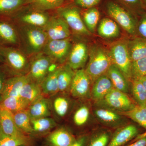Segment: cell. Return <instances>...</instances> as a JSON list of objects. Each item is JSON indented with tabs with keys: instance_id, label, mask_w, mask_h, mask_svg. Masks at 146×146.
Masks as SVG:
<instances>
[{
	"instance_id": "cell-47",
	"label": "cell",
	"mask_w": 146,
	"mask_h": 146,
	"mask_svg": "<svg viewBox=\"0 0 146 146\" xmlns=\"http://www.w3.org/2000/svg\"><path fill=\"white\" fill-rule=\"evenodd\" d=\"M5 81L3 75L0 73V95L3 89Z\"/></svg>"
},
{
	"instance_id": "cell-15",
	"label": "cell",
	"mask_w": 146,
	"mask_h": 146,
	"mask_svg": "<svg viewBox=\"0 0 146 146\" xmlns=\"http://www.w3.org/2000/svg\"><path fill=\"white\" fill-rule=\"evenodd\" d=\"M5 56L9 67L18 74V76L27 74L30 62L23 53L16 50L5 51Z\"/></svg>"
},
{
	"instance_id": "cell-26",
	"label": "cell",
	"mask_w": 146,
	"mask_h": 146,
	"mask_svg": "<svg viewBox=\"0 0 146 146\" xmlns=\"http://www.w3.org/2000/svg\"><path fill=\"white\" fill-rule=\"evenodd\" d=\"M75 71L67 63L61 65L58 75L59 92L70 94V90Z\"/></svg>"
},
{
	"instance_id": "cell-20",
	"label": "cell",
	"mask_w": 146,
	"mask_h": 146,
	"mask_svg": "<svg viewBox=\"0 0 146 146\" xmlns=\"http://www.w3.org/2000/svg\"><path fill=\"white\" fill-rule=\"evenodd\" d=\"M0 127L3 132L9 136L23 137L28 136L17 127L13 113L3 108H0Z\"/></svg>"
},
{
	"instance_id": "cell-42",
	"label": "cell",
	"mask_w": 146,
	"mask_h": 146,
	"mask_svg": "<svg viewBox=\"0 0 146 146\" xmlns=\"http://www.w3.org/2000/svg\"><path fill=\"white\" fill-rule=\"evenodd\" d=\"M137 36H140L146 40V11L141 14L138 20Z\"/></svg>"
},
{
	"instance_id": "cell-17",
	"label": "cell",
	"mask_w": 146,
	"mask_h": 146,
	"mask_svg": "<svg viewBox=\"0 0 146 146\" xmlns=\"http://www.w3.org/2000/svg\"><path fill=\"white\" fill-rule=\"evenodd\" d=\"M76 139L68 128L60 126L50 133L46 141L48 146H70Z\"/></svg>"
},
{
	"instance_id": "cell-41",
	"label": "cell",
	"mask_w": 146,
	"mask_h": 146,
	"mask_svg": "<svg viewBox=\"0 0 146 146\" xmlns=\"http://www.w3.org/2000/svg\"><path fill=\"white\" fill-rule=\"evenodd\" d=\"M26 0H0V13L16 10Z\"/></svg>"
},
{
	"instance_id": "cell-33",
	"label": "cell",
	"mask_w": 146,
	"mask_h": 146,
	"mask_svg": "<svg viewBox=\"0 0 146 146\" xmlns=\"http://www.w3.org/2000/svg\"><path fill=\"white\" fill-rule=\"evenodd\" d=\"M100 16L99 11L95 7L86 9L82 14V19L84 25L91 34L96 31Z\"/></svg>"
},
{
	"instance_id": "cell-32",
	"label": "cell",
	"mask_w": 146,
	"mask_h": 146,
	"mask_svg": "<svg viewBox=\"0 0 146 146\" xmlns=\"http://www.w3.org/2000/svg\"><path fill=\"white\" fill-rule=\"evenodd\" d=\"M111 131L106 129H100L89 135L86 146H107L111 138Z\"/></svg>"
},
{
	"instance_id": "cell-12",
	"label": "cell",
	"mask_w": 146,
	"mask_h": 146,
	"mask_svg": "<svg viewBox=\"0 0 146 146\" xmlns=\"http://www.w3.org/2000/svg\"><path fill=\"white\" fill-rule=\"evenodd\" d=\"M43 29L46 33L48 39L50 40L68 39L70 36V27L63 18L59 16L50 18Z\"/></svg>"
},
{
	"instance_id": "cell-30",
	"label": "cell",
	"mask_w": 146,
	"mask_h": 146,
	"mask_svg": "<svg viewBox=\"0 0 146 146\" xmlns=\"http://www.w3.org/2000/svg\"><path fill=\"white\" fill-rule=\"evenodd\" d=\"M29 106V104L20 96L7 97L0 101V108L9 110L13 114L27 110Z\"/></svg>"
},
{
	"instance_id": "cell-8",
	"label": "cell",
	"mask_w": 146,
	"mask_h": 146,
	"mask_svg": "<svg viewBox=\"0 0 146 146\" xmlns=\"http://www.w3.org/2000/svg\"><path fill=\"white\" fill-rule=\"evenodd\" d=\"M70 94L58 92L48 98L52 116L56 121L65 119L72 112L75 102Z\"/></svg>"
},
{
	"instance_id": "cell-7",
	"label": "cell",
	"mask_w": 146,
	"mask_h": 146,
	"mask_svg": "<svg viewBox=\"0 0 146 146\" xmlns=\"http://www.w3.org/2000/svg\"><path fill=\"white\" fill-rule=\"evenodd\" d=\"M58 13L74 33L80 36H91V33L85 26L78 7L72 6L60 7L58 9Z\"/></svg>"
},
{
	"instance_id": "cell-2",
	"label": "cell",
	"mask_w": 146,
	"mask_h": 146,
	"mask_svg": "<svg viewBox=\"0 0 146 146\" xmlns=\"http://www.w3.org/2000/svg\"><path fill=\"white\" fill-rule=\"evenodd\" d=\"M106 10L108 16L128 34L133 36H137L138 20L132 12L111 1L107 3Z\"/></svg>"
},
{
	"instance_id": "cell-40",
	"label": "cell",
	"mask_w": 146,
	"mask_h": 146,
	"mask_svg": "<svg viewBox=\"0 0 146 146\" xmlns=\"http://www.w3.org/2000/svg\"><path fill=\"white\" fill-rule=\"evenodd\" d=\"M135 16H140L145 11L142 0H118Z\"/></svg>"
},
{
	"instance_id": "cell-34",
	"label": "cell",
	"mask_w": 146,
	"mask_h": 146,
	"mask_svg": "<svg viewBox=\"0 0 146 146\" xmlns=\"http://www.w3.org/2000/svg\"><path fill=\"white\" fill-rule=\"evenodd\" d=\"M120 113L128 119L133 120L146 129V104L136 105L131 110Z\"/></svg>"
},
{
	"instance_id": "cell-19",
	"label": "cell",
	"mask_w": 146,
	"mask_h": 146,
	"mask_svg": "<svg viewBox=\"0 0 146 146\" xmlns=\"http://www.w3.org/2000/svg\"><path fill=\"white\" fill-rule=\"evenodd\" d=\"M113 88L112 82L107 74L103 75L92 84L91 100L94 102L101 100Z\"/></svg>"
},
{
	"instance_id": "cell-29",
	"label": "cell",
	"mask_w": 146,
	"mask_h": 146,
	"mask_svg": "<svg viewBox=\"0 0 146 146\" xmlns=\"http://www.w3.org/2000/svg\"><path fill=\"white\" fill-rule=\"evenodd\" d=\"M57 122L52 117L31 119L33 134L48 133L58 125Z\"/></svg>"
},
{
	"instance_id": "cell-23",
	"label": "cell",
	"mask_w": 146,
	"mask_h": 146,
	"mask_svg": "<svg viewBox=\"0 0 146 146\" xmlns=\"http://www.w3.org/2000/svg\"><path fill=\"white\" fill-rule=\"evenodd\" d=\"M128 49L132 62L146 57V40L138 36L127 40Z\"/></svg>"
},
{
	"instance_id": "cell-24",
	"label": "cell",
	"mask_w": 146,
	"mask_h": 146,
	"mask_svg": "<svg viewBox=\"0 0 146 146\" xmlns=\"http://www.w3.org/2000/svg\"><path fill=\"white\" fill-rule=\"evenodd\" d=\"M98 33L100 36L104 39L117 38L120 36L119 26L111 18H104L100 22Z\"/></svg>"
},
{
	"instance_id": "cell-13",
	"label": "cell",
	"mask_w": 146,
	"mask_h": 146,
	"mask_svg": "<svg viewBox=\"0 0 146 146\" xmlns=\"http://www.w3.org/2000/svg\"><path fill=\"white\" fill-rule=\"evenodd\" d=\"M89 49L85 43L78 42L72 46L67 64L74 71L84 69L89 58Z\"/></svg>"
},
{
	"instance_id": "cell-21",
	"label": "cell",
	"mask_w": 146,
	"mask_h": 146,
	"mask_svg": "<svg viewBox=\"0 0 146 146\" xmlns=\"http://www.w3.org/2000/svg\"><path fill=\"white\" fill-rule=\"evenodd\" d=\"M27 110L31 119L52 117L49 100L44 96L30 105Z\"/></svg>"
},
{
	"instance_id": "cell-10",
	"label": "cell",
	"mask_w": 146,
	"mask_h": 146,
	"mask_svg": "<svg viewBox=\"0 0 146 146\" xmlns=\"http://www.w3.org/2000/svg\"><path fill=\"white\" fill-rule=\"evenodd\" d=\"M92 83L85 69L75 71L70 90L71 96L78 100H91Z\"/></svg>"
},
{
	"instance_id": "cell-36",
	"label": "cell",
	"mask_w": 146,
	"mask_h": 146,
	"mask_svg": "<svg viewBox=\"0 0 146 146\" xmlns=\"http://www.w3.org/2000/svg\"><path fill=\"white\" fill-rule=\"evenodd\" d=\"M35 10L44 11L59 8L63 5L65 0H26Z\"/></svg>"
},
{
	"instance_id": "cell-14",
	"label": "cell",
	"mask_w": 146,
	"mask_h": 146,
	"mask_svg": "<svg viewBox=\"0 0 146 146\" xmlns=\"http://www.w3.org/2000/svg\"><path fill=\"white\" fill-rule=\"evenodd\" d=\"M76 103L72 110V121L73 124L78 128H82L89 124L93 115L92 106L89 100H80Z\"/></svg>"
},
{
	"instance_id": "cell-3",
	"label": "cell",
	"mask_w": 146,
	"mask_h": 146,
	"mask_svg": "<svg viewBox=\"0 0 146 146\" xmlns=\"http://www.w3.org/2000/svg\"><path fill=\"white\" fill-rule=\"evenodd\" d=\"M92 110L95 119L106 127L116 129L129 124L127 117L99 102H94Z\"/></svg>"
},
{
	"instance_id": "cell-28",
	"label": "cell",
	"mask_w": 146,
	"mask_h": 146,
	"mask_svg": "<svg viewBox=\"0 0 146 146\" xmlns=\"http://www.w3.org/2000/svg\"><path fill=\"white\" fill-rule=\"evenodd\" d=\"M40 84L31 80L23 86L20 96L30 105L43 96Z\"/></svg>"
},
{
	"instance_id": "cell-4",
	"label": "cell",
	"mask_w": 146,
	"mask_h": 146,
	"mask_svg": "<svg viewBox=\"0 0 146 146\" xmlns=\"http://www.w3.org/2000/svg\"><path fill=\"white\" fill-rule=\"evenodd\" d=\"M21 36L25 49L30 54L39 53L48 39L43 28L27 25L22 28Z\"/></svg>"
},
{
	"instance_id": "cell-38",
	"label": "cell",
	"mask_w": 146,
	"mask_h": 146,
	"mask_svg": "<svg viewBox=\"0 0 146 146\" xmlns=\"http://www.w3.org/2000/svg\"><path fill=\"white\" fill-rule=\"evenodd\" d=\"M0 38L10 44L18 42V36L15 30L9 24L0 22Z\"/></svg>"
},
{
	"instance_id": "cell-31",
	"label": "cell",
	"mask_w": 146,
	"mask_h": 146,
	"mask_svg": "<svg viewBox=\"0 0 146 146\" xmlns=\"http://www.w3.org/2000/svg\"><path fill=\"white\" fill-rule=\"evenodd\" d=\"M13 118L17 127L25 134L33 135L31 119L27 110L13 113Z\"/></svg>"
},
{
	"instance_id": "cell-52",
	"label": "cell",
	"mask_w": 146,
	"mask_h": 146,
	"mask_svg": "<svg viewBox=\"0 0 146 146\" xmlns=\"http://www.w3.org/2000/svg\"><path fill=\"white\" fill-rule=\"evenodd\" d=\"M20 146H27V145H21Z\"/></svg>"
},
{
	"instance_id": "cell-16",
	"label": "cell",
	"mask_w": 146,
	"mask_h": 146,
	"mask_svg": "<svg viewBox=\"0 0 146 146\" xmlns=\"http://www.w3.org/2000/svg\"><path fill=\"white\" fill-rule=\"evenodd\" d=\"M139 134V129L136 125L128 124L116 129L107 146H123Z\"/></svg>"
},
{
	"instance_id": "cell-25",
	"label": "cell",
	"mask_w": 146,
	"mask_h": 146,
	"mask_svg": "<svg viewBox=\"0 0 146 146\" xmlns=\"http://www.w3.org/2000/svg\"><path fill=\"white\" fill-rule=\"evenodd\" d=\"M43 12L35 10L25 13L20 17V21L24 25L43 28L48 23L50 18L48 15Z\"/></svg>"
},
{
	"instance_id": "cell-6",
	"label": "cell",
	"mask_w": 146,
	"mask_h": 146,
	"mask_svg": "<svg viewBox=\"0 0 146 146\" xmlns=\"http://www.w3.org/2000/svg\"><path fill=\"white\" fill-rule=\"evenodd\" d=\"M72 47L69 38L60 40L48 39L42 51L54 62L63 65L67 60Z\"/></svg>"
},
{
	"instance_id": "cell-45",
	"label": "cell",
	"mask_w": 146,
	"mask_h": 146,
	"mask_svg": "<svg viewBox=\"0 0 146 146\" xmlns=\"http://www.w3.org/2000/svg\"><path fill=\"white\" fill-rule=\"evenodd\" d=\"M123 146H146V137L134 141L130 145Z\"/></svg>"
},
{
	"instance_id": "cell-11",
	"label": "cell",
	"mask_w": 146,
	"mask_h": 146,
	"mask_svg": "<svg viewBox=\"0 0 146 146\" xmlns=\"http://www.w3.org/2000/svg\"><path fill=\"white\" fill-rule=\"evenodd\" d=\"M53 62L50 58L43 53L37 54L31 61L27 75L31 81L40 84L48 75L49 67Z\"/></svg>"
},
{
	"instance_id": "cell-27",
	"label": "cell",
	"mask_w": 146,
	"mask_h": 146,
	"mask_svg": "<svg viewBox=\"0 0 146 146\" xmlns=\"http://www.w3.org/2000/svg\"><path fill=\"white\" fill-rule=\"evenodd\" d=\"M60 67L54 72L48 74L40 84L44 96L49 98L59 92L58 78Z\"/></svg>"
},
{
	"instance_id": "cell-51",
	"label": "cell",
	"mask_w": 146,
	"mask_h": 146,
	"mask_svg": "<svg viewBox=\"0 0 146 146\" xmlns=\"http://www.w3.org/2000/svg\"><path fill=\"white\" fill-rule=\"evenodd\" d=\"M3 58H2L1 57V56H0V61H3Z\"/></svg>"
},
{
	"instance_id": "cell-50",
	"label": "cell",
	"mask_w": 146,
	"mask_h": 146,
	"mask_svg": "<svg viewBox=\"0 0 146 146\" xmlns=\"http://www.w3.org/2000/svg\"><path fill=\"white\" fill-rule=\"evenodd\" d=\"M143 5L144 8L146 9V0H142Z\"/></svg>"
},
{
	"instance_id": "cell-46",
	"label": "cell",
	"mask_w": 146,
	"mask_h": 146,
	"mask_svg": "<svg viewBox=\"0 0 146 146\" xmlns=\"http://www.w3.org/2000/svg\"><path fill=\"white\" fill-rule=\"evenodd\" d=\"M58 63L53 62L50 65L48 70V74L54 72L60 67V65Z\"/></svg>"
},
{
	"instance_id": "cell-49",
	"label": "cell",
	"mask_w": 146,
	"mask_h": 146,
	"mask_svg": "<svg viewBox=\"0 0 146 146\" xmlns=\"http://www.w3.org/2000/svg\"><path fill=\"white\" fill-rule=\"evenodd\" d=\"M138 80H140L141 82V83L143 85L144 87H145L146 91V76L139 79Z\"/></svg>"
},
{
	"instance_id": "cell-43",
	"label": "cell",
	"mask_w": 146,
	"mask_h": 146,
	"mask_svg": "<svg viewBox=\"0 0 146 146\" xmlns=\"http://www.w3.org/2000/svg\"><path fill=\"white\" fill-rule=\"evenodd\" d=\"M102 0H74V2L78 6L81 8L88 9L95 7L100 3Z\"/></svg>"
},
{
	"instance_id": "cell-9",
	"label": "cell",
	"mask_w": 146,
	"mask_h": 146,
	"mask_svg": "<svg viewBox=\"0 0 146 146\" xmlns=\"http://www.w3.org/2000/svg\"><path fill=\"white\" fill-rule=\"evenodd\" d=\"M98 102L119 113L131 110L137 105L127 94L115 88L102 100Z\"/></svg>"
},
{
	"instance_id": "cell-44",
	"label": "cell",
	"mask_w": 146,
	"mask_h": 146,
	"mask_svg": "<svg viewBox=\"0 0 146 146\" xmlns=\"http://www.w3.org/2000/svg\"><path fill=\"white\" fill-rule=\"evenodd\" d=\"M89 135L84 134L76 139L75 141L70 146H86Z\"/></svg>"
},
{
	"instance_id": "cell-48",
	"label": "cell",
	"mask_w": 146,
	"mask_h": 146,
	"mask_svg": "<svg viewBox=\"0 0 146 146\" xmlns=\"http://www.w3.org/2000/svg\"><path fill=\"white\" fill-rule=\"evenodd\" d=\"M145 137H146V131L144 132L143 133L138 134L136 138L133 139V142L139 140V139H141V138H145Z\"/></svg>"
},
{
	"instance_id": "cell-37",
	"label": "cell",
	"mask_w": 146,
	"mask_h": 146,
	"mask_svg": "<svg viewBox=\"0 0 146 146\" xmlns=\"http://www.w3.org/2000/svg\"><path fill=\"white\" fill-rule=\"evenodd\" d=\"M131 91L134 102L138 105L146 104V91L138 80L131 81Z\"/></svg>"
},
{
	"instance_id": "cell-35",
	"label": "cell",
	"mask_w": 146,
	"mask_h": 146,
	"mask_svg": "<svg viewBox=\"0 0 146 146\" xmlns=\"http://www.w3.org/2000/svg\"><path fill=\"white\" fill-rule=\"evenodd\" d=\"M31 140L29 136L15 137L5 134L0 127V146L30 145Z\"/></svg>"
},
{
	"instance_id": "cell-1",
	"label": "cell",
	"mask_w": 146,
	"mask_h": 146,
	"mask_svg": "<svg viewBox=\"0 0 146 146\" xmlns=\"http://www.w3.org/2000/svg\"><path fill=\"white\" fill-rule=\"evenodd\" d=\"M113 64L108 51L100 45H94L89 49V61L85 70L93 83L99 77L106 74Z\"/></svg>"
},
{
	"instance_id": "cell-5",
	"label": "cell",
	"mask_w": 146,
	"mask_h": 146,
	"mask_svg": "<svg viewBox=\"0 0 146 146\" xmlns=\"http://www.w3.org/2000/svg\"><path fill=\"white\" fill-rule=\"evenodd\" d=\"M112 63L121 71L126 78L131 82V59L127 45V40H122L112 44L108 50Z\"/></svg>"
},
{
	"instance_id": "cell-22",
	"label": "cell",
	"mask_w": 146,
	"mask_h": 146,
	"mask_svg": "<svg viewBox=\"0 0 146 146\" xmlns=\"http://www.w3.org/2000/svg\"><path fill=\"white\" fill-rule=\"evenodd\" d=\"M106 74L112 82L114 88L125 94L130 91L129 81L117 66L112 64Z\"/></svg>"
},
{
	"instance_id": "cell-39",
	"label": "cell",
	"mask_w": 146,
	"mask_h": 146,
	"mask_svg": "<svg viewBox=\"0 0 146 146\" xmlns=\"http://www.w3.org/2000/svg\"><path fill=\"white\" fill-rule=\"evenodd\" d=\"M131 74V82L146 76V57L132 62Z\"/></svg>"
},
{
	"instance_id": "cell-18",
	"label": "cell",
	"mask_w": 146,
	"mask_h": 146,
	"mask_svg": "<svg viewBox=\"0 0 146 146\" xmlns=\"http://www.w3.org/2000/svg\"><path fill=\"white\" fill-rule=\"evenodd\" d=\"M27 75L16 76L6 80L0 95V101L9 97L19 96L24 85L30 80Z\"/></svg>"
}]
</instances>
